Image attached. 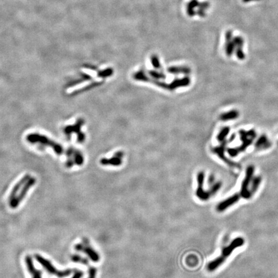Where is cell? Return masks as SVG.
<instances>
[{
	"label": "cell",
	"mask_w": 278,
	"mask_h": 278,
	"mask_svg": "<svg viewBox=\"0 0 278 278\" xmlns=\"http://www.w3.org/2000/svg\"><path fill=\"white\" fill-rule=\"evenodd\" d=\"M97 268L94 267H90L88 269V278H96Z\"/></svg>",
	"instance_id": "11"
},
{
	"label": "cell",
	"mask_w": 278,
	"mask_h": 278,
	"mask_svg": "<svg viewBox=\"0 0 278 278\" xmlns=\"http://www.w3.org/2000/svg\"><path fill=\"white\" fill-rule=\"evenodd\" d=\"M84 275V272L79 271V270H75L74 271V274L72 276V278H81Z\"/></svg>",
	"instance_id": "12"
},
{
	"label": "cell",
	"mask_w": 278,
	"mask_h": 278,
	"mask_svg": "<svg viewBox=\"0 0 278 278\" xmlns=\"http://www.w3.org/2000/svg\"><path fill=\"white\" fill-rule=\"evenodd\" d=\"M244 243L245 240L243 238L238 237L234 239L233 241L228 246L225 247L222 249V251H221L220 256H218L214 259L212 260L211 262L207 264V269L208 271L213 272L216 271V269H218L224 263L226 259L232 254V252L234 250L238 248V247L243 246L244 245Z\"/></svg>",
	"instance_id": "2"
},
{
	"label": "cell",
	"mask_w": 278,
	"mask_h": 278,
	"mask_svg": "<svg viewBox=\"0 0 278 278\" xmlns=\"http://www.w3.org/2000/svg\"><path fill=\"white\" fill-rule=\"evenodd\" d=\"M238 116V113L236 111H231L227 114H225L221 117V119L223 120H229L236 119Z\"/></svg>",
	"instance_id": "10"
},
{
	"label": "cell",
	"mask_w": 278,
	"mask_h": 278,
	"mask_svg": "<svg viewBox=\"0 0 278 278\" xmlns=\"http://www.w3.org/2000/svg\"><path fill=\"white\" fill-rule=\"evenodd\" d=\"M71 260L74 263H81L84 265H89V262L88 259L84 258H82L81 256L77 254H73L71 256Z\"/></svg>",
	"instance_id": "9"
},
{
	"label": "cell",
	"mask_w": 278,
	"mask_h": 278,
	"mask_svg": "<svg viewBox=\"0 0 278 278\" xmlns=\"http://www.w3.org/2000/svg\"><path fill=\"white\" fill-rule=\"evenodd\" d=\"M25 264L27 265L28 271L32 278H43V273L41 271L37 270L34 267L32 258L30 256H27L25 258Z\"/></svg>",
	"instance_id": "7"
},
{
	"label": "cell",
	"mask_w": 278,
	"mask_h": 278,
	"mask_svg": "<svg viewBox=\"0 0 278 278\" xmlns=\"http://www.w3.org/2000/svg\"><path fill=\"white\" fill-rule=\"evenodd\" d=\"M204 175L203 172H200L198 174L197 180H198V188L196 191V196L200 200L206 202L207 201L212 195L211 193V191H206L203 188V183H204Z\"/></svg>",
	"instance_id": "6"
},
{
	"label": "cell",
	"mask_w": 278,
	"mask_h": 278,
	"mask_svg": "<svg viewBox=\"0 0 278 278\" xmlns=\"http://www.w3.org/2000/svg\"><path fill=\"white\" fill-rule=\"evenodd\" d=\"M36 180L34 177H30V179L26 182L22 188L20 190V193L18 195H17L16 197L9 202V206L12 208H16L19 206L20 203L23 201V200L26 197V195L28 193L29 189L36 184Z\"/></svg>",
	"instance_id": "5"
},
{
	"label": "cell",
	"mask_w": 278,
	"mask_h": 278,
	"mask_svg": "<svg viewBox=\"0 0 278 278\" xmlns=\"http://www.w3.org/2000/svg\"><path fill=\"white\" fill-rule=\"evenodd\" d=\"M75 250L78 252H82L93 262H99V254L91 246L89 240L86 238L82 239L81 243H77L75 245Z\"/></svg>",
	"instance_id": "4"
},
{
	"label": "cell",
	"mask_w": 278,
	"mask_h": 278,
	"mask_svg": "<svg viewBox=\"0 0 278 278\" xmlns=\"http://www.w3.org/2000/svg\"><path fill=\"white\" fill-rule=\"evenodd\" d=\"M254 173V167L249 166L247 169L245 177L242 182L240 191L219 203L216 207L217 211L223 212L239 202L241 198L250 199L253 197L262 182L259 178L256 177L253 179Z\"/></svg>",
	"instance_id": "1"
},
{
	"label": "cell",
	"mask_w": 278,
	"mask_h": 278,
	"mask_svg": "<svg viewBox=\"0 0 278 278\" xmlns=\"http://www.w3.org/2000/svg\"><path fill=\"white\" fill-rule=\"evenodd\" d=\"M34 257L37 261L38 263H40V264L48 272V273L50 274L51 275L57 276L59 278H64L66 277H68L69 276L72 274V273L73 271L72 269L70 268H68L64 271H59L52 265V263L49 260L45 259L44 257H43L40 254H35Z\"/></svg>",
	"instance_id": "3"
},
{
	"label": "cell",
	"mask_w": 278,
	"mask_h": 278,
	"mask_svg": "<svg viewBox=\"0 0 278 278\" xmlns=\"http://www.w3.org/2000/svg\"><path fill=\"white\" fill-rule=\"evenodd\" d=\"M30 175L27 174V175H25L22 179H21L17 183L14 185V188L12 189L11 192L10 193L9 197H8V202H11L12 200H14L17 194V193L19 192V191L21 190V189L22 188V187L24 185V184L27 182L30 179Z\"/></svg>",
	"instance_id": "8"
}]
</instances>
